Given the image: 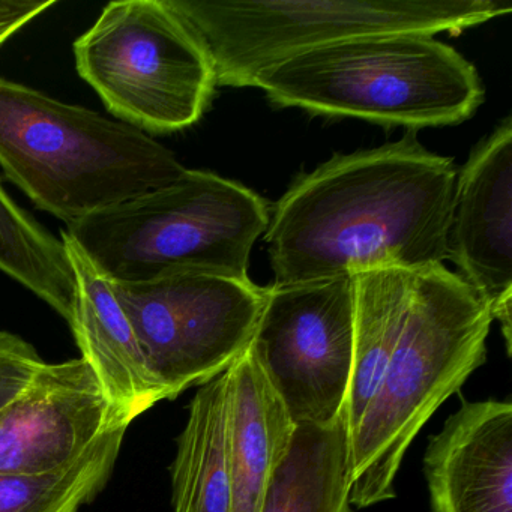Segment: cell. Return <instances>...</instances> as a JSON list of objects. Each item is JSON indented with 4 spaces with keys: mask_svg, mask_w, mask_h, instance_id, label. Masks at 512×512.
Listing matches in <instances>:
<instances>
[{
    "mask_svg": "<svg viewBox=\"0 0 512 512\" xmlns=\"http://www.w3.org/2000/svg\"><path fill=\"white\" fill-rule=\"evenodd\" d=\"M457 175L409 134L299 176L266 229L275 284L443 265Z\"/></svg>",
    "mask_w": 512,
    "mask_h": 512,
    "instance_id": "obj_1",
    "label": "cell"
},
{
    "mask_svg": "<svg viewBox=\"0 0 512 512\" xmlns=\"http://www.w3.org/2000/svg\"><path fill=\"white\" fill-rule=\"evenodd\" d=\"M493 316L445 265L412 268L400 337L349 437L350 505L394 499L404 454L437 409L484 364Z\"/></svg>",
    "mask_w": 512,
    "mask_h": 512,
    "instance_id": "obj_2",
    "label": "cell"
},
{
    "mask_svg": "<svg viewBox=\"0 0 512 512\" xmlns=\"http://www.w3.org/2000/svg\"><path fill=\"white\" fill-rule=\"evenodd\" d=\"M0 166L67 226L164 187L185 167L125 122L0 79Z\"/></svg>",
    "mask_w": 512,
    "mask_h": 512,
    "instance_id": "obj_3",
    "label": "cell"
},
{
    "mask_svg": "<svg viewBox=\"0 0 512 512\" xmlns=\"http://www.w3.org/2000/svg\"><path fill=\"white\" fill-rule=\"evenodd\" d=\"M272 104L385 127L460 124L484 101L478 71L433 35L383 34L317 47L263 71Z\"/></svg>",
    "mask_w": 512,
    "mask_h": 512,
    "instance_id": "obj_4",
    "label": "cell"
},
{
    "mask_svg": "<svg viewBox=\"0 0 512 512\" xmlns=\"http://www.w3.org/2000/svg\"><path fill=\"white\" fill-rule=\"evenodd\" d=\"M268 203L239 182L203 170L95 212L64 235L110 283L178 271L250 280L251 250L268 229Z\"/></svg>",
    "mask_w": 512,
    "mask_h": 512,
    "instance_id": "obj_5",
    "label": "cell"
},
{
    "mask_svg": "<svg viewBox=\"0 0 512 512\" xmlns=\"http://www.w3.org/2000/svg\"><path fill=\"white\" fill-rule=\"evenodd\" d=\"M205 47L217 86L253 88L274 65L368 35H457L500 16L505 0H166Z\"/></svg>",
    "mask_w": 512,
    "mask_h": 512,
    "instance_id": "obj_6",
    "label": "cell"
},
{
    "mask_svg": "<svg viewBox=\"0 0 512 512\" xmlns=\"http://www.w3.org/2000/svg\"><path fill=\"white\" fill-rule=\"evenodd\" d=\"M80 77L116 118L175 133L200 121L214 97V67L166 0H119L74 43Z\"/></svg>",
    "mask_w": 512,
    "mask_h": 512,
    "instance_id": "obj_7",
    "label": "cell"
},
{
    "mask_svg": "<svg viewBox=\"0 0 512 512\" xmlns=\"http://www.w3.org/2000/svg\"><path fill=\"white\" fill-rule=\"evenodd\" d=\"M110 283V281H109ZM164 400L226 373L248 349L265 287L203 271L110 283Z\"/></svg>",
    "mask_w": 512,
    "mask_h": 512,
    "instance_id": "obj_8",
    "label": "cell"
},
{
    "mask_svg": "<svg viewBox=\"0 0 512 512\" xmlns=\"http://www.w3.org/2000/svg\"><path fill=\"white\" fill-rule=\"evenodd\" d=\"M355 343L353 275L265 287L250 341L296 427L343 419Z\"/></svg>",
    "mask_w": 512,
    "mask_h": 512,
    "instance_id": "obj_9",
    "label": "cell"
},
{
    "mask_svg": "<svg viewBox=\"0 0 512 512\" xmlns=\"http://www.w3.org/2000/svg\"><path fill=\"white\" fill-rule=\"evenodd\" d=\"M116 427L130 425L85 359L44 362L0 409V475L52 472Z\"/></svg>",
    "mask_w": 512,
    "mask_h": 512,
    "instance_id": "obj_10",
    "label": "cell"
},
{
    "mask_svg": "<svg viewBox=\"0 0 512 512\" xmlns=\"http://www.w3.org/2000/svg\"><path fill=\"white\" fill-rule=\"evenodd\" d=\"M449 260L500 322L512 347V121L503 119L457 175Z\"/></svg>",
    "mask_w": 512,
    "mask_h": 512,
    "instance_id": "obj_11",
    "label": "cell"
},
{
    "mask_svg": "<svg viewBox=\"0 0 512 512\" xmlns=\"http://www.w3.org/2000/svg\"><path fill=\"white\" fill-rule=\"evenodd\" d=\"M433 512H512V404L464 403L424 457Z\"/></svg>",
    "mask_w": 512,
    "mask_h": 512,
    "instance_id": "obj_12",
    "label": "cell"
},
{
    "mask_svg": "<svg viewBox=\"0 0 512 512\" xmlns=\"http://www.w3.org/2000/svg\"><path fill=\"white\" fill-rule=\"evenodd\" d=\"M77 281L76 307L70 326L82 358L100 380L107 398L128 425L164 400L149 371L127 314L109 281L62 233Z\"/></svg>",
    "mask_w": 512,
    "mask_h": 512,
    "instance_id": "obj_13",
    "label": "cell"
},
{
    "mask_svg": "<svg viewBox=\"0 0 512 512\" xmlns=\"http://www.w3.org/2000/svg\"><path fill=\"white\" fill-rule=\"evenodd\" d=\"M298 430L250 347L227 370L232 512H260Z\"/></svg>",
    "mask_w": 512,
    "mask_h": 512,
    "instance_id": "obj_14",
    "label": "cell"
},
{
    "mask_svg": "<svg viewBox=\"0 0 512 512\" xmlns=\"http://www.w3.org/2000/svg\"><path fill=\"white\" fill-rule=\"evenodd\" d=\"M170 473L175 512H232L227 371L191 400Z\"/></svg>",
    "mask_w": 512,
    "mask_h": 512,
    "instance_id": "obj_15",
    "label": "cell"
},
{
    "mask_svg": "<svg viewBox=\"0 0 512 512\" xmlns=\"http://www.w3.org/2000/svg\"><path fill=\"white\" fill-rule=\"evenodd\" d=\"M355 278V343L343 421L350 434L367 410L400 337L412 268L359 272Z\"/></svg>",
    "mask_w": 512,
    "mask_h": 512,
    "instance_id": "obj_16",
    "label": "cell"
},
{
    "mask_svg": "<svg viewBox=\"0 0 512 512\" xmlns=\"http://www.w3.org/2000/svg\"><path fill=\"white\" fill-rule=\"evenodd\" d=\"M350 506L349 431L343 419L298 427L260 512H350Z\"/></svg>",
    "mask_w": 512,
    "mask_h": 512,
    "instance_id": "obj_17",
    "label": "cell"
},
{
    "mask_svg": "<svg viewBox=\"0 0 512 512\" xmlns=\"http://www.w3.org/2000/svg\"><path fill=\"white\" fill-rule=\"evenodd\" d=\"M0 271L50 305L70 325L77 281L62 239L47 232L0 185Z\"/></svg>",
    "mask_w": 512,
    "mask_h": 512,
    "instance_id": "obj_18",
    "label": "cell"
},
{
    "mask_svg": "<svg viewBox=\"0 0 512 512\" xmlns=\"http://www.w3.org/2000/svg\"><path fill=\"white\" fill-rule=\"evenodd\" d=\"M128 427L98 437L76 460L40 475H0V512H80L109 481Z\"/></svg>",
    "mask_w": 512,
    "mask_h": 512,
    "instance_id": "obj_19",
    "label": "cell"
},
{
    "mask_svg": "<svg viewBox=\"0 0 512 512\" xmlns=\"http://www.w3.org/2000/svg\"><path fill=\"white\" fill-rule=\"evenodd\" d=\"M43 364V359L28 341L0 331V409L28 385Z\"/></svg>",
    "mask_w": 512,
    "mask_h": 512,
    "instance_id": "obj_20",
    "label": "cell"
},
{
    "mask_svg": "<svg viewBox=\"0 0 512 512\" xmlns=\"http://www.w3.org/2000/svg\"><path fill=\"white\" fill-rule=\"evenodd\" d=\"M56 5V0H0V47Z\"/></svg>",
    "mask_w": 512,
    "mask_h": 512,
    "instance_id": "obj_21",
    "label": "cell"
}]
</instances>
